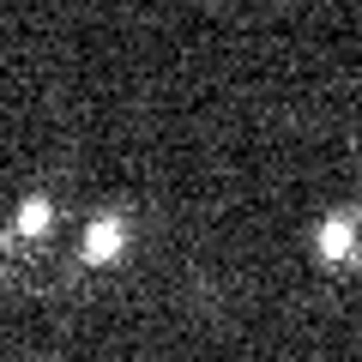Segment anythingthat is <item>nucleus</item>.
I'll list each match as a JSON object with an SVG mask.
<instances>
[{
  "label": "nucleus",
  "instance_id": "nucleus-1",
  "mask_svg": "<svg viewBox=\"0 0 362 362\" xmlns=\"http://www.w3.org/2000/svg\"><path fill=\"white\" fill-rule=\"evenodd\" d=\"M127 242H133L127 218H121V211H103V218H90L85 235H78V259H85V266H109V259L127 254Z\"/></svg>",
  "mask_w": 362,
  "mask_h": 362
},
{
  "label": "nucleus",
  "instance_id": "nucleus-2",
  "mask_svg": "<svg viewBox=\"0 0 362 362\" xmlns=\"http://www.w3.org/2000/svg\"><path fill=\"white\" fill-rule=\"evenodd\" d=\"M320 254L326 259H350V254H356V223H350L344 211L320 223Z\"/></svg>",
  "mask_w": 362,
  "mask_h": 362
}]
</instances>
